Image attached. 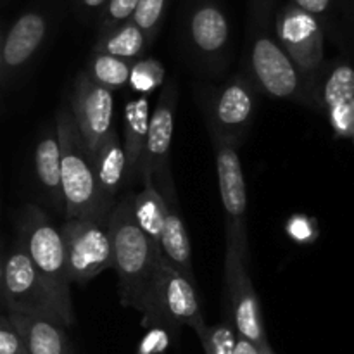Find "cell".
<instances>
[{
	"instance_id": "obj_22",
	"label": "cell",
	"mask_w": 354,
	"mask_h": 354,
	"mask_svg": "<svg viewBox=\"0 0 354 354\" xmlns=\"http://www.w3.org/2000/svg\"><path fill=\"white\" fill-rule=\"evenodd\" d=\"M140 182L142 190L133 194V203H131L135 223L159 248L162 225H165V201L156 189L152 178L145 176Z\"/></svg>"
},
{
	"instance_id": "obj_13",
	"label": "cell",
	"mask_w": 354,
	"mask_h": 354,
	"mask_svg": "<svg viewBox=\"0 0 354 354\" xmlns=\"http://www.w3.org/2000/svg\"><path fill=\"white\" fill-rule=\"evenodd\" d=\"M55 24V3L33 7L21 14L2 38V83L23 75L50 38Z\"/></svg>"
},
{
	"instance_id": "obj_26",
	"label": "cell",
	"mask_w": 354,
	"mask_h": 354,
	"mask_svg": "<svg viewBox=\"0 0 354 354\" xmlns=\"http://www.w3.org/2000/svg\"><path fill=\"white\" fill-rule=\"evenodd\" d=\"M168 6L169 0H138V6L131 16V21L147 35L151 41H154L159 35Z\"/></svg>"
},
{
	"instance_id": "obj_15",
	"label": "cell",
	"mask_w": 354,
	"mask_h": 354,
	"mask_svg": "<svg viewBox=\"0 0 354 354\" xmlns=\"http://www.w3.org/2000/svg\"><path fill=\"white\" fill-rule=\"evenodd\" d=\"M69 109L90 152L114 130L113 92L90 82L83 71L73 83Z\"/></svg>"
},
{
	"instance_id": "obj_19",
	"label": "cell",
	"mask_w": 354,
	"mask_h": 354,
	"mask_svg": "<svg viewBox=\"0 0 354 354\" xmlns=\"http://www.w3.org/2000/svg\"><path fill=\"white\" fill-rule=\"evenodd\" d=\"M21 334L28 354H75L64 325L50 318L26 313H7Z\"/></svg>"
},
{
	"instance_id": "obj_28",
	"label": "cell",
	"mask_w": 354,
	"mask_h": 354,
	"mask_svg": "<svg viewBox=\"0 0 354 354\" xmlns=\"http://www.w3.org/2000/svg\"><path fill=\"white\" fill-rule=\"evenodd\" d=\"M137 6L138 0H107L102 12L97 17L99 19V35L106 33L111 28L131 19Z\"/></svg>"
},
{
	"instance_id": "obj_12",
	"label": "cell",
	"mask_w": 354,
	"mask_h": 354,
	"mask_svg": "<svg viewBox=\"0 0 354 354\" xmlns=\"http://www.w3.org/2000/svg\"><path fill=\"white\" fill-rule=\"evenodd\" d=\"M211 135V144L216 162L218 185L225 213V241L237 242L249 249L248 237V187L239 159V145L221 135Z\"/></svg>"
},
{
	"instance_id": "obj_3",
	"label": "cell",
	"mask_w": 354,
	"mask_h": 354,
	"mask_svg": "<svg viewBox=\"0 0 354 354\" xmlns=\"http://www.w3.org/2000/svg\"><path fill=\"white\" fill-rule=\"evenodd\" d=\"M55 130L61 152V189L64 201V218H82L90 214L109 216L100 201L93 169L92 152L86 147L69 106L55 114Z\"/></svg>"
},
{
	"instance_id": "obj_14",
	"label": "cell",
	"mask_w": 354,
	"mask_h": 354,
	"mask_svg": "<svg viewBox=\"0 0 354 354\" xmlns=\"http://www.w3.org/2000/svg\"><path fill=\"white\" fill-rule=\"evenodd\" d=\"M176 104H178V85L176 80H166L159 90L158 102L149 118L147 142L140 165V182L149 176L154 182L159 176L171 173L169 151H171L173 133H175Z\"/></svg>"
},
{
	"instance_id": "obj_5",
	"label": "cell",
	"mask_w": 354,
	"mask_h": 354,
	"mask_svg": "<svg viewBox=\"0 0 354 354\" xmlns=\"http://www.w3.org/2000/svg\"><path fill=\"white\" fill-rule=\"evenodd\" d=\"M140 313L144 327L165 328L173 334H178L182 327H190L201 335L207 327L196 282L168 265L161 256Z\"/></svg>"
},
{
	"instance_id": "obj_16",
	"label": "cell",
	"mask_w": 354,
	"mask_h": 354,
	"mask_svg": "<svg viewBox=\"0 0 354 354\" xmlns=\"http://www.w3.org/2000/svg\"><path fill=\"white\" fill-rule=\"evenodd\" d=\"M154 185L165 201V225H162L161 241H159L161 258L180 273H183L187 279L196 282L192 266V245H190L189 232H187L182 211H180L178 194H176L173 175L169 173V175L159 176L154 180Z\"/></svg>"
},
{
	"instance_id": "obj_27",
	"label": "cell",
	"mask_w": 354,
	"mask_h": 354,
	"mask_svg": "<svg viewBox=\"0 0 354 354\" xmlns=\"http://www.w3.org/2000/svg\"><path fill=\"white\" fill-rule=\"evenodd\" d=\"M199 339L206 354H234L237 335L230 322H221V324L204 328Z\"/></svg>"
},
{
	"instance_id": "obj_35",
	"label": "cell",
	"mask_w": 354,
	"mask_h": 354,
	"mask_svg": "<svg viewBox=\"0 0 354 354\" xmlns=\"http://www.w3.org/2000/svg\"><path fill=\"white\" fill-rule=\"evenodd\" d=\"M234 354H259V348L252 344V342L245 341V339L237 337L235 339Z\"/></svg>"
},
{
	"instance_id": "obj_32",
	"label": "cell",
	"mask_w": 354,
	"mask_h": 354,
	"mask_svg": "<svg viewBox=\"0 0 354 354\" xmlns=\"http://www.w3.org/2000/svg\"><path fill=\"white\" fill-rule=\"evenodd\" d=\"M287 232H289L290 237L297 242H308L317 235V230H315V225L310 218L304 216H296L289 221L287 225Z\"/></svg>"
},
{
	"instance_id": "obj_10",
	"label": "cell",
	"mask_w": 354,
	"mask_h": 354,
	"mask_svg": "<svg viewBox=\"0 0 354 354\" xmlns=\"http://www.w3.org/2000/svg\"><path fill=\"white\" fill-rule=\"evenodd\" d=\"M107 218L90 214L64 218L61 225L71 283H86L113 268V245Z\"/></svg>"
},
{
	"instance_id": "obj_21",
	"label": "cell",
	"mask_w": 354,
	"mask_h": 354,
	"mask_svg": "<svg viewBox=\"0 0 354 354\" xmlns=\"http://www.w3.org/2000/svg\"><path fill=\"white\" fill-rule=\"evenodd\" d=\"M151 44L152 41L149 40L147 35L133 21L128 19L118 26L111 28L106 33L99 35L97 41L93 44L92 52L135 62L142 59V55L145 54Z\"/></svg>"
},
{
	"instance_id": "obj_1",
	"label": "cell",
	"mask_w": 354,
	"mask_h": 354,
	"mask_svg": "<svg viewBox=\"0 0 354 354\" xmlns=\"http://www.w3.org/2000/svg\"><path fill=\"white\" fill-rule=\"evenodd\" d=\"M275 12L277 0H249L242 71L263 95L313 107L303 78L277 40Z\"/></svg>"
},
{
	"instance_id": "obj_8",
	"label": "cell",
	"mask_w": 354,
	"mask_h": 354,
	"mask_svg": "<svg viewBox=\"0 0 354 354\" xmlns=\"http://www.w3.org/2000/svg\"><path fill=\"white\" fill-rule=\"evenodd\" d=\"M2 304L7 313L37 315L64 327L75 324V311L59 303L17 241L6 254Z\"/></svg>"
},
{
	"instance_id": "obj_18",
	"label": "cell",
	"mask_w": 354,
	"mask_h": 354,
	"mask_svg": "<svg viewBox=\"0 0 354 354\" xmlns=\"http://www.w3.org/2000/svg\"><path fill=\"white\" fill-rule=\"evenodd\" d=\"M149 118V97H135L124 104L123 109V133H121V145H123L124 158H127V187H131L140 178V165L144 158L145 142H147Z\"/></svg>"
},
{
	"instance_id": "obj_7",
	"label": "cell",
	"mask_w": 354,
	"mask_h": 354,
	"mask_svg": "<svg viewBox=\"0 0 354 354\" xmlns=\"http://www.w3.org/2000/svg\"><path fill=\"white\" fill-rule=\"evenodd\" d=\"M183 45L192 64L220 76L230 64V21L220 0H189L183 16Z\"/></svg>"
},
{
	"instance_id": "obj_33",
	"label": "cell",
	"mask_w": 354,
	"mask_h": 354,
	"mask_svg": "<svg viewBox=\"0 0 354 354\" xmlns=\"http://www.w3.org/2000/svg\"><path fill=\"white\" fill-rule=\"evenodd\" d=\"M289 2H292L294 6H297L299 9L306 10L308 14L315 16L322 23V19L327 17L328 12L332 10L335 0H289ZM322 26H324V24H322Z\"/></svg>"
},
{
	"instance_id": "obj_34",
	"label": "cell",
	"mask_w": 354,
	"mask_h": 354,
	"mask_svg": "<svg viewBox=\"0 0 354 354\" xmlns=\"http://www.w3.org/2000/svg\"><path fill=\"white\" fill-rule=\"evenodd\" d=\"M106 2L107 0H73L76 16L82 21L97 19L100 16V12H102Z\"/></svg>"
},
{
	"instance_id": "obj_17",
	"label": "cell",
	"mask_w": 354,
	"mask_h": 354,
	"mask_svg": "<svg viewBox=\"0 0 354 354\" xmlns=\"http://www.w3.org/2000/svg\"><path fill=\"white\" fill-rule=\"evenodd\" d=\"M97 187L104 209H113L120 194L127 189V158L120 133L114 128L92 152Z\"/></svg>"
},
{
	"instance_id": "obj_29",
	"label": "cell",
	"mask_w": 354,
	"mask_h": 354,
	"mask_svg": "<svg viewBox=\"0 0 354 354\" xmlns=\"http://www.w3.org/2000/svg\"><path fill=\"white\" fill-rule=\"evenodd\" d=\"M332 128L339 137L354 138V100L327 111Z\"/></svg>"
},
{
	"instance_id": "obj_38",
	"label": "cell",
	"mask_w": 354,
	"mask_h": 354,
	"mask_svg": "<svg viewBox=\"0 0 354 354\" xmlns=\"http://www.w3.org/2000/svg\"><path fill=\"white\" fill-rule=\"evenodd\" d=\"M2 69H3V62H2V40H0V83H2Z\"/></svg>"
},
{
	"instance_id": "obj_36",
	"label": "cell",
	"mask_w": 354,
	"mask_h": 354,
	"mask_svg": "<svg viewBox=\"0 0 354 354\" xmlns=\"http://www.w3.org/2000/svg\"><path fill=\"white\" fill-rule=\"evenodd\" d=\"M3 268H6V252H3V245L0 242V308H3L2 296H3Z\"/></svg>"
},
{
	"instance_id": "obj_31",
	"label": "cell",
	"mask_w": 354,
	"mask_h": 354,
	"mask_svg": "<svg viewBox=\"0 0 354 354\" xmlns=\"http://www.w3.org/2000/svg\"><path fill=\"white\" fill-rule=\"evenodd\" d=\"M149 330L151 332L145 335L137 354H161L168 344V332L158 327H151Z\"/></svg>"
},
{
	"instance_id": "obj_24",
	"label": "cell",
	"mask_w": 354,
	"mask_h": 354,
	"mask_svg": "<svg viewBox=\"0 0 354 354\" xmlns=\"http://www.w3.org/2000/svg\"><path fill=\"white\" fill-rule=\"evenodd\" d=\"M320 109H332L341 104H348L354 100V68L342 64L334 66L330 71H325L324 80L320 85Z\"/></svg>"
},
{
	"instance_id": "obj_37",
	"label": "cell",
	"mask_w": 354,
	"mask_h": 354,
	"mask_svg": "<svg viewBox=\"0 0 354 354\" xmlns=\"http://www.w3.org/2000/svg\"><path fill=\"white\" fill-rule=\"evenodd\" d=\"M259 354H275V351H273V348L270 346V342H268V344H265L259 348Z\"/></svg>"
},
{
	"instance_id": "obj_23",
	"label": "cell",
	"mask_w": 354,
	"mask_h": 354,
	"mask_svg": "<svg viewBox=\"0 0 354 354\" xmlns=\"http://www.w3.org/2000/svg\"><path fill=\"white\" fill-rule=\"evenodd\" d=\"M131 64L133 62L124 61V59L92 52L88 61H86L85 69H83V75L95 85L111 90V92H116V90L128 86Z\"/></svg>"
},
{
	"instance_id": "obj_6",
	"label": "cell",
	"mask_w": 354,
	"mask_h": 354,
	"mask_svg": "<svg viewBox=\"0 0 354 354\" xmlns=\"http://www.w3.org/2000/svg\"><path fill=\"white\" fill-rule=\"evenodd\" d=\"M275 35L280 47L303 78L313 109H320L322 80L325 75V30L320 21L292 2L277 7Z\"/></svg>"
},
{
	"instance_id": "obj_20",
	"label": "cell",
	"mask_w": 354,
	"mask_h": 354,
	"mask_svg": "<svg viewBox=\"0 0 354 354\" xmlns=\"http://www.w3.org/2000/svg\"><path fill=\"white\" fill-rule=\"evenodd\" d=\"M35 176L40 187L44 199L54 209L64 214V201L61 189V152H59V137L55 123L45 127L44 133L35 145Z\"/></svg>"
},
{
	"instance_id": "obj_4",
	"label": "cell",
	"mask_w": 354,
	"mask_h": 354,
	"mask_svg": "<svg viewBox=\"0 0 354 354\" xmlns=\"http://www.w3.org/2000/svg\"><path fill=\"white\" fill-rule=\"evenodd\" d=\"M17 242L48 289L66 310L73 311L71 280L66 261V244L61 227L37 204H28L17 218Z\"/></svg>"
},
{
	"instance_id": "obj_30",
	"label": "cell",
	"mask_w": 354,
	"mask_h": 354,
	"mask_svg": "<svg viewBox=\"0 0 354 354\" xmlns=\"http://www.w3.org/2000/svg\"><path fill=\"white\" fill-rule=\"evenodd\" d=\"M0 354H28L23 337L7 315H0Z\"/></svg>"
},
{
	"instance_id": "obj_25",
	"label": "cell",
	"mask_w": 354,
	"mask_h": 354,
	"mask_svg": "<svg viewBox=\"0 0 354 354\" xmlns=\"http://www.w3.org/2000/svg\"><path fill=\"white\" fill-rule=\"evenodd\" d=\"M165 82V66L156 59H138L131 64L128 86L137 95L147 97Z\"/></svg>"
},
{
	"instance_id": "obj_9",
	"label": "cell",
	"mask_w": 354,
	"mask_h": 354,
	"mask_svg": "<svg viewBox=\"0 0 354 354\" xmlns=\"http://www.w3.org/2000/svg\"><path fill=\"white\" fill-rule=\"evenodd\" d=\"M207 131L221 135L241 145L254 123L259 109V90L239 69L235 75L201 93Z\"/></svg>"
},
{
	"instance_id": "obj_2",
	"label": "cell",
	"mask_w": 354,
	"mask_h": 354,
	"mask_svg": "<svg viewBox=\"0 0 354 354\" xmlns=\"http://www.w3.org/2000/svg\"><path fill=\"white\" fill-rule=\"evenodd\" d=\"M133 194L127 190V194L118 199L107 218V225L121 304L142 311L161 251L135 223L131 211Z\"/></svg>"
},
{
	"instance_id": "obj_11",
	"label": "cell",
	"mask_w": 354,
	"mask_h": 354,
	"mask_svg": "<svg viewBox=\"0 0 354 354\" xmlns=\"http://www.w3.org/2000/svg\"><path fill=\"white\" fill-rule=\"evenodd\" d=\"M225 289L235 335L258 348L268 344L261 303L249 273V249L232 241H225Z\"/></svg>"
}]
</instances>
